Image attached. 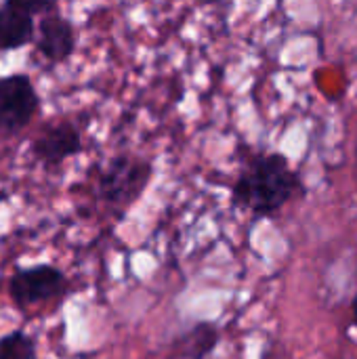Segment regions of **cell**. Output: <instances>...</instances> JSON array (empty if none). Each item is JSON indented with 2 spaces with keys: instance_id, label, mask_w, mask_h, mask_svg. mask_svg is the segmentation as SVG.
Instances as JSON below:
<instances>
[{
  "instance_id": "7",
  "label": "cell",
  "mask_w": 357,
  "mask_h": 359,
  "mask_svg": "<svg viewBox=\"0 0 357 359\" xmlns=\"http://www.w3.org/2000/svg\"><path fill=\"white\" fill-rule=\"evenodd\" d=\"M76 46H78V29L69 17L55 11L36 21L32 48L44 65L57 67L65 63L76 53Z\"/></svg>"
},
{
  "instance_id": "5",
  "label": "cell",
  "mask_w": 357,
  "mask_h": 359,
  "mask_svg": "<svg viewBox=\"0 0 357 359\" xmlns=\"http://www.w3.org/2000/svg\"><path fill=\"white\" fill-rule=\"evenodd\" d=\"M59 11L57 2L6 0L0 4V55L19 50L34 42L36 17Z\"/></svg>"
},
{
  "instance_id": "8",
  "label": "cell",
  "mask_w": 357,
  "mask_h": 359,
  "mask_svg": "<svg viewBox=\"0 0 357 359\" xmlns=\"http://www.w3.org/2000/svg\"><path fill=\"white\" fill-rule=\"evenodd\" d=\"M221 343V328L215 322H196L179 334L175 353L179 359H208Z\"/></svg>"
},
{
  "instance_id": "10",
  "label": "cell",
  "mask_w": 357,
  "mask_h": 359,
  "mask_svg": "<svg viewBox=\"0 0 357 359\" xmlns=\"http://www.w3.org/2000/svg\"><path fill=\"white\" fill-rule=\"evenodd\" d=\"M351 324L357 330V294L351 299Z\"/></svg>"
},
{
  "instance_id": "2",
  "label": "cell",
  "mask_w": 357,
  "mask_h": 359,
  "mask_svg": "<svg viewBox=\"0 0 357 359\" xmlns=\"http://www.w3.org/2000/svg\"><path fill=\"white\" fill-rule=\"evenodd\" d=\"M151 177L154 166L149 160L130 151H118L99 166L95 196L107 212L122 221V217L147 191Z\"/></svg>"
},
{
  "instance_id": "3",
  "label": "cell",
  "mask_w": 357,
  "mask_h": 359,
  "mask_svg": "<svg viewBox=\"0 0 357 359\" xmlns=\"http://www.w3.org/2000/svg\"><path fill=\"white\" fill-rule=\"evenodd\" d=\"M69 278L53 263L17 267L6 280V294L17 309H34L44 303L61 301L69 292Z\"/></svg>"
},
{
  "instance_id": "9",
  "label": "cell",
  "mask_w": 357,
  "mask_h": 359,
  "mask_svg": "<svg viewBox=\"0 0 357 359\" xmlns=\"http://www.w3.org/2000/svg\"><path fill=\"white\" fill-rule=\"evenodd\" d=\"M0 359H38V341L29 332L15 328L0 337Z\"/></svg>"
},
{
  "instance_id": "4",
  "label": "cell",
  "mask_w": 357,
  "mask_h": 359,
  "mask_svg": "<svg viewBox=\"0 0 357 359\" xmlns=\"http://www.w3.org/2000/svg\"><path fill=\"white\" fill-rule=\"evenodd\" d=\"M42 107V99L27 74L0 76V137L23 133Z\"/></svg>"
},
{
  "instance_id": "1",
  "label": "cell",
  "mask_w": 357,
  "mask_h": 359,
  "mask_svg": "<svg viewBox=\"0 0 357 359\" xmlns=\"http://www.w3.org/2000/svg\"><path fill=\"white\" fill-rule=\"evenodd\" d=\"M307 194L301 170L282 151H248L231 185L229 202L255 221L271 219Z\"/></svg>"
},
{
  "instance_id": "6",
  "label": "cell",
  "mask_w": 357,
  "mask_h": 359,
  "mask_svg": "<svg viewBox=\"0 0 357 359\" xmlns=\"http://www.w3.org/2000/svg\"><path fill=\"white\" fill-rule=\"evenodd\" d=\"M84 149L82 128L72 118L48 122L29 143L32 158L44 168H57Z\"/></svg>"
}]
</instances>
